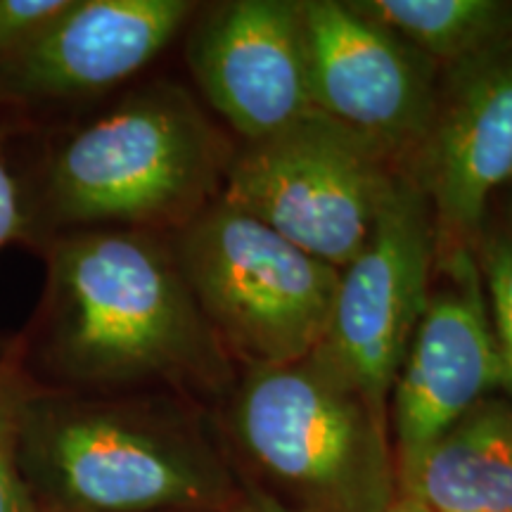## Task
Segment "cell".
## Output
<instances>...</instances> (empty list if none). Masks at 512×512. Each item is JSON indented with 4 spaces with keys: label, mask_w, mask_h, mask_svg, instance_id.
<instances>
[{
    "label": "cell",
    "mask_w": 512,
    "mask_h": 512,
    "mask_svg": "<svg viewBox=\"0 0 512 512\" xmlns=\"http://www.w3.org/2000/svg\"><path fill=\"white\" fill-rule=\"evenodd\" d=\"M55 351L79 380L221 373V342L181 266L150 235L93 230L53 254Z\"/></svg>",
    "instance_id": "6da1fadb"
},
{
    "label": "cell",
    "mask_w": 512,
    "mask_h": 512,
    "mask_svg": "<svg viewBox=\"0 0 512 512\" xmlns=\"http://www.w3.org/2000/svg\"><path fill=\"white\" fill-rule=\"evenodd\" d=\"M380 411L320 351L275 368H247L235 432L283 491L290 512H384L396 463Z\"/></svg>",
    "instance_id": "7a4b0ae2"
},
{
    "label": "cell",
    "mask_w": 512,
    "mask_h": 512,
    "mask_svg": "<svg viewBox=\"0 0 512 512\" xmlns=\"http://www.w3.org/2000/svg\"><path fill=\"white\" fill-rule=\"evenodd\" d=\"M178 266L219 337L247 368L290 366L328 337L339 271L219 200L195 214Z\"/></svg>",
    "instance_id": "3957f363"
},
{
    "label": "cell",
    "mask_w": 512,
    "mask_h": 512,
    "mask_svg": "<svg viewBox=\"0 0 512 512\" xmlns=\"http://www.w3.org/2000/svg\"><path fill=\"white\" fill-rule=\"evenodd\" d=\"M223 143L178 88L140 91L81 128L50 166L62 221L150 223L197 211L216 188Z\"/></svg>",
    "instance_id": "277c9868"
},
{
    "label": "cell",
    "mask_w": 512,
    "mask_h": 512,
    "mask_svg": "<svg viewBox=\"0 0 512 512\" xmlns=\"http://www.w3.org/2000/svg\"><path fill=\"white\" fill-rule=\"evenodd\" d=\"M384 147L313 110L228 162L223 202L342 271L366 247L399 176Z\"/></svg>",
    "instance_id": "5b68a950"
},
{
    "label": "cell",
    "mask_w": 512,
    "mask_h": 512,
    "mask_svg": "<svg viewBox=\"0 0 512 512\" xmlns=\"http://www.w3.org/2000/svg\"><path fill=\"white\" fill-rule=\"evenodd\" d=\"M434 256L430 202L411 178H399L366 247L339 271L330 330L318 351L384 413L430 299Z\"/></svg>",
    "instance_id": "8992f818"
},
{
    "label": "cell",
    "mask_w": 512,
    "mask_h": 512,
    "mask_svg": "<svg viewBox=\"0 0 512 512\" xmlns=\"http://www.w3.org/2000/svg\"><path fill=\"white\" fill-rule=\"evenodd\" d=\"M311 95L389 155L418 147L437 102L434 62L339 0H304Z\"/></svg>",
    "instance_id": "52a82bcc"
},
{
    "label": "cell",
    "mask_w": 512,
    "mask_h": 512,
    "mask_svg": "<svg viewBox=\"0 0 512 512\" xmlns=\"http://www.w3.org/2000/svg\"><path fill=\"white\" fill-rule=\"evenodd\" d=\"M188 64L209 105L247 143L316 110L304 0H228L192 29Z\"/></svg>",
    "instance_id": "ba28073f"
},
{
    "label": "cell",
    "mask_w": 512,
    "mask_h": 512,
    "mask_svg": "<svg viewBox=\"0 0 512 512\" xmlns=\"http://www.w3.org/2000/svg\"><path fill=\"white\" fill-rule=\"evenodd\" d=\"M418 150V181L432 207L437 242L460 252L486 202L512 178V43L448 67Z\"/></svg>",
    "instance_id": "9c48e42d"
},
{
    "label": "cell",
    "mask_w": 512,
    "mask_h": 512,
    "mask_svg": "<svg viewBox=\"0 0 512 512\" xmlns=\"http://www.w3.org/2000/svg\"><path fill=\"white\" fill-rule=\"evenodd\" d=\"M453 283L430 292L392 384L396 467L411 463L453 422L505 382V368L465 249L446 254Z\"/></svg>",
    "instance_id": "30bf717a"
},
{
    "label": "cell",
    "mask_w": 512,
    "mask_h": 512,
    "mask_svg": "<svg viewBox=\"0 0 512 512\" xmlns=\"http://www.w3.org/2000/svg\"><path fill=\"white\" fill-rule=\"evenodd\" d=\"M46 458L55 486L88 512L211 508L223 484L181 441L119 413L83 411L50 427Z\"/></svg>",
    "instance_id": "8fae6325"
},
{
    "label": "cell",
    "mask_w": 512,
    "mask_h": 512,
    "mask_svg": "<svg viewBox=\"0 0 512 512\" xmlns=\"http://www.w3.org/2000/svg\"><path fill=\"white\" fill-rule=\"evenodd\" d=\"M192 10L188 0H67L27 46L0 64V98L105 91L155 60Z\"/></svg>",
    "instance_id": "7c38bea8"
},
{
    "label": "cell",
    "mask_w": 512,
    "mask_h": 512,
    "mask_svg": "<svg viewBox=\"0 0 512 512\" xmlns=\"http://www.w3.org/2000/svg\"><path fill=\"white\" fill-rule=\"evenodd\" d=\"M399 496L430 512H512V403L484 399L411 463Z\"/></svg>",
    "instance_id": "4fadbf2b"
},
{
    "label": "cell",
    "mask_w": 512,
    "mask_h": 512,
    "mask_svg": "<svg viewBox=\"0 0 512 512\" xmlns=\"http://www.w3.org/2000/svg\"><path fill=\"white\" fill-rule=\"evenodd\" d=\"M349 5L444 67H456L512 43V3L351 0Z\"/></svg>",
    "instance_id": "5bb4252c"
},
{
    "label": "cell",
    "mask_w": 512,
    "mask_h": 512,
    "mask_svg": "<svg viewBox=\"0 0 512 512\" xmlns=\"http://www.w3.org/2000/svg\"><path fill=\"white\" fill-rule=\"evenodd\" d=\"M484 273L494 304V335L503 358L505 384L512 387V240H494L484 249Z\"/></svg>",
    "instance_id": "9a60e30c"
},
{
    "label": "cell",
    "mask_w": 512,
    "mask_h": 512,
    "mask_svg": "<svg viewBox=\"0 0 512 512\" xmlns=\"http://www.w3.org/2000/svg\"><path fill=\"white\" fill-rule=\"evenodd\" d=\"M67 0H0V64L64 10Z\"/></svg>",
    "instance_id": "2e32d148"
},
{
    "label": "cell",
    "mask_w": 512,
    "mask_h": 512,
    "mask_svg": "<svg viewBox=\"0 0 512 512\" xmlns=\"http://www.w3.org/2000/svg\"><path fill=\"white\" fill-rule=\"evenodd\" d=\"M15 403L0 387V512H36L15 465Z\"/></svg>",
    "instance_id": "e0dca14e"
},
{
    "label": "cell",
    "mask_w": 512,
    "mask_h": 512,
    "mask_svg": "<svg viewBox=\"0 0 512 512\" xmlns=\"http://www.w3.org/2000/svg\"><path fill=\"white\" fill-rule=\"evenodd\" d=\"M22 207H19V192L12 178L8 162L3 155V140H0V249L17 238L22 230Z\"/></svg>",
    "instance_id": "ac0fdd59"
},
{
    "label": "cell",
    "mask_w": 512,
    "mask_h": 512,
    "mask_svg": "<svg viewBox=\"0 0 512 512\" xmlns=\"http://www.w3.org/2000/svg\"><path fill=\"white\" fill-rule=\"evenodd\" d=\"M238 512H290L285 510L275 498L268 496H254L252 501H247Z\"/></svg>",
    "instance_id": "d6986e66"
},
{
    "label": "cell",
    "mask_w": 512,
    "mask_h": 512,
    "mask_svg": "<svg viewBox=\"0 0 512 512\" xmlns=\"http://www.w3.org/2000/svg\"><path fill=\"white\" fill-rule=\"evenodd\" d=\"M384 512H430L427 508H422L418 501H413V498L408 496H396V501L389 505Z\"/></svg>",
    "instance_id": "ffe728a7"
}]
</instances>
